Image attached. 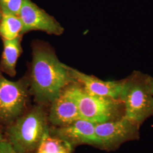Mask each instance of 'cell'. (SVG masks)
Wrapping results in <instances>:
<instances>
[{
    "mask_svg": "<svg viewBox=\"0 0 153 153\" xmlns=\"http://www.w3.org/2000/svg\"><path fill=\"white\" fill-rule=\"evenodd\" d=\"M72 82L68 66L51 50L43 47L33 48L31 86L38 102L52 103Z\"/></svg>",
    "mask_w": 153,
    "mask_h": 153,
    "instance_id": "obj_1",
    "label": "cell"
},
{
    "mask_svg": "<svg viewBox=\"0 0 153 153\" xmlns=\"http://www.w3.org/2000/svg\"><path fill=\"white\" fill-rule=\"evenodd\" d=\"M48 117L42 106H35L6 126V139L19 153L36 152L49 131Z\"/></svg>",
    "mask_w": 153,
    "mask_h": 153,
    "instance_id": "obj_2",
    "label": "cell"
},
{
    "mask_svg": "<svg viewBox=\"0 0 153 153\" xmlns=\"http://www.w3.org/2000/svg\"><path fill=\"white\" fill-rule=\"evenodd\" d=\"M152 79L137 71L124 78L119 98L124 104V116L139 126L153 116Z\"/></svg>",
    "mask_w": 153,
    "mask_h": 153,
    "instance_id": "obj_3",
    "label": "cell"
},
{
    "mask_svg": "<svg viewBox=\"0 0 153 153\" xmlns=\"http://www.w3.org/2000/svg\"><path fill=\"white\" fill-rule=\"evenodd\" d=\"M66 88L76 100L81 119L99 124L124 116V104L120 99L90 94L78 85Z\"/></svg>",
    "mask_w": 153,
    "mask_h": 153,
    "instance_id": "obj_4",
    "label": "cell"
},
{
    "mask_svg": "<svg viewBox=\"0 0 153 153\" xmlns=\"http://www.w3.org/2000/svg\"><path fill=\"white\" fill-rule=\"evenodd\" d=\"M28 83L11 81L0 72V126H7L23 114L27 103Z\"/></svg>",
    "mask_w": 153,
    "mask_h": 153,
    "instance_id": "obj_5",
    "label": "cell"
},
{
    "mask_svg": "<svg viewBox=\"0 0 153 153\" xmlns=\"http://www.w3.org/2000/svg\"><path fill=\"white\" fill-rule=\"evenodd\" d=\"M139 126L125 116L97 124L95 133L100 142V148L112 150L124 142L135 139L138 134Z\"/></svg>",
    "mask_w": 153,
    "mask_h": 153,
    "instance_id": "obj_6",
    "label": "cell"
},
{
    "mask_svg": "<svg viewBox=\"0 0 153 153\" xmlns=\"http://www.w3.org/2000/svg\"><path fill=\"white\" fill-rule=\"evenodd\" d=\"M18 16L22 23L21 33L32 30H40L49 34L60 35L63 31V28L53 17L31 0H23Z\"/></svg>",
    "mask_w": 153,
    "mask_h": 153,
    "instance_id": "obj_7",
    "label": "cell"
},
{
    "mask_svg": "<svg viewBox=\"0 0 153 153\" xmlns=\"http://www.w3.org/2000/svg\"><path fill=\"white\" fill-rule=\"evenodd\" d=\"M96 125V123L91 121L79 119L69 125L55 128L49 131L68 143L73 149L81 144L100 148V142L95 133Z\"/></svg>",
    "mask_w": 153,
    "mask_h": 153,
    "instance_id": "obj_8",
    "label": "cell"
},
{
    "mask_svg": "<svg viewBox=\"0 0 153 153\" xmlns=\"http://www.w3.org/2000/svg\"><path fill=\"white\" fill-rule=\"evenodd\" d=\"M73 80L86 92L95 95L119 99L124 79L117 81H103L68 66Z\"/></svg>",
    "mask_w": 153,
    "mask_h": 153,
    "instance_id": "obj_9",
    "label": "cell"
},
{
    "mask_svg": "<svg viewBox=\"0 0 153 153\" xmlns=\"http://www.w3.org/2000/svg\"><path fill=\"white\" fill-rule=\"evenodd\" d=\"M81 119L76 102L66 88L52 102L48 120L56 127L69 125Z\"/></svg>",
    "mask_w": 153,
    "mask_h": 153,
    "instance_id": "obj_10",
    "label": "cell"
},
{
    "mask_svg": "<svg viewBox=\"0 0 153 153\" xmlns=\"http://www.w3.org/2000/svg\"><path fill=\"white\" fill-rule=\"evenodd\" d=\"M4 49L0 63V71L10 76L16 75V65L22 52L21 35L12 40L2 39Z\"/></svg>",
    "mask_w": 153,
    "mask_h": 153,
    "instance_id": "obj_11",
    "label": "cell"
},
{
    "mask_svg": "<svg viewBox=\"0 0 153 153\" xmlns=\"http://www.w3.org/2000/svg\"><path fill=\"white\" fill-rule=\"evenodd\" d=\"M2 15L0 21V35L2 39L12 40L20 36L22 23L19 16L10 14Z\"/></svg>",
    "mask_w": 153,
    "mask_h": 153,
    "instance_id": "obj_12",
    "label": "cell"
},
{
    "mask_svg": "<svg viewBox=\"0 0 153 153\" xmlns=\"http://www.w3.org/2000/svg\"><path fill=\"white\" fill-rule=\"evenodd\" d=\"M73 148L48 131L45 135L36 153H71Z\"/></svg>",
    "mask_w": 153,
    "mask_h": 153,
    "instance_id": "obj_13",
    "label": "cell"
},
{
    "mask_svg": "<svg viewBox=\"0 0 153 153\" xmlns=\"http://www.w3.org/2000/svg\"><path fill=\"white\" fill-rule=\"evenodd\" d=\"M23 0H0V10L2 14L19 16Z\"/></svg>",
    "mask_w": 153,
    "mask_h": 153,
    "instance_id": "obj_14",
    "label": "cell"
},
{
    "mask_svg": "<svg viewBox=\"0 0 153 153\" xmlns=\"http://www.w3.org/2000/svg\"><path fill=\"white\" fill-rule=\"evenodd\" d=\"M0 153H19L6 139L0 141Z\"/></svg>",
    "mask_w": 153,
    "mask_h": 153,
    "instance_id": "obj_15",
    "label": "cell"
},
{
    "mask_svg": "<svg viewBox=\"0 0 153 153\" xmlns=\"http://www.w3.org/2000/svg\"><path fill=\"white\" fill-rule=\"evenodd\" d=\"M4 138H5L4 137V135H3V134H2V130H1V128H0V141L4 140Z\"/></svg>",
    "mask_w": 153,
    "mask_h": 153,
    "instance_id": "obj_16",
    "label": "cell"
},
{
    "mask_svg": "<svg viewBox=\"0 0 153 153\" xmlns=\"http://www.w3.org/2000/svg\"><path fill=\"white\" fill-rule=\"evenodd\" d=\"M2 16V13H1V10H0V21H1V20Z\"/></svg>",
    "mask_w": 153,
    "mask_h": 153,
    "instance_id": "obj_17",
    "label": "cell"
},
{
    "mask_svg": "<svg viewBox=\"0 0 153 153\" xmlns=\"http://www.w3.org/2000/svg\"><path fill=\"white\" fill-rule=\"evenodd\" d=\"M152 89H153V79H152Z\"/></svg>",
    "mask_w": 153,
    "mask_h": 153,
    "instance_id": "obj_18",
    "label": "cell"
}]
</instances>
